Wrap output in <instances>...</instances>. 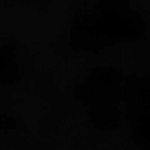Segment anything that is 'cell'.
Listing matches in <instances>:
<instances>
[]
</instances>
